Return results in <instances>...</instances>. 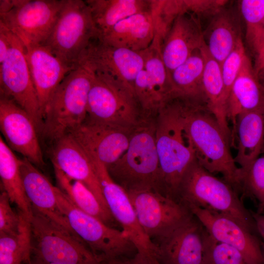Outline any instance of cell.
Segmentation results:
<instances>
[{
  "label": "cell",
  "mask_w": 264,
  "mask_h": 264,
  "mask_svg": "<svg viewBox=\"0 0 264 264\" xmlns=\"http://www.w3.org/2000/svg\"><path fill=\"white\" fill-rule=\"evenodd\" d=\"M184 128L197 161L214 174H221L236 191L241 188V169L230 150V140L205 104L176 97Z\"/></svg>",
  "instance_id": "cell-1"
},
{
  "label": "cell",
  "mask_w": 264,
  "mask_h": 264,
  "mask_svg": "<svg viewBox=\"0 0 264 264\" xmlns=\"http://www.w3.org/2000/svg\"><path fill=\"white\" fill-rule=\"evenodd\" d=\"M155 121V140L160 167L159 192L178 200L179 186L196 160L193 144L183 125L176 98L159 110Z\"/></svg>",
  "instance_id": "cell-2"
},
{
  "label": "cell",
  "mask_w": 264,
  "mask_h": 264,
  "mask_svg": "<svg viewBox=\"0 0 264 264\" xmlns=\"http://www.w3.org/2000/svg\"><path fill=\"white\" fill-rule=\"evenodd\" d=\"M152 117L142 116L131 131L127 150L107 168L113 181L126 191L154 189L159 192L160 167L155 121Z\"/></svg>",
  "instance_id": "cell-3"
},
{
  "label": "cell",
  "mask_w": 264,
  "mask_h": 264,
  "mask_svg": "<svg viewBox=\"0 0 264 264\" xmlns=\"http://www.w3.org/2000/svg\"><path fill=\"white\" fill-rule=\"evenodd\" d=\"M178 200L188 208L196 206L236 220L248 230L258 234L252 214L225 180L215 176L196 160L181 182Z\"/></svg>",
  "instance_id": "cell-4"
},
{
  "label": "cell",
  "mask_w": 264,
  "mask_h": 264,
  "mask_svg": "<svg viewBox=\"0 0 264 264\" xmlns=\"http://www.w3.org/2000/svg\"><path fill=\"white\" fill-rule=\"evenodd\" d=\"M94 75L89 66L81 63L62 80L43 115L41 134L45 139L54 143L85 121L88 95Z\"/></svg>",
  "instance_id": "cell-5"
},
{
  "label": "cell",
  "mask_w": 264,
  "mask_h": 264,
  "mask_svg": "<svg viewBox=\"0 0 264 264\" xmlns=\"http://www.w3.org/2000/svg\"><path fill=\"white\" fill-rule=\"evenodd\" d=\"M57 198L71 230L101 263L134 259L137 249L124 230L110 227L78 208L60 188Z\"/></svg>",
  "instance_id": "cell-6"
},
{
  "label": "cell",
  "mask_w": 264,
  "mask_h": 264,
  "mask_svg": "<svg viewBox=\"0 0 264 264\" xmlns=\"http://www.w3.org/2000/svg\"><path fill=\"white\" fill-rule=\"evenodd\" d=\"M99 32L85 0H65L58 19L45 45L72 70Z\"/></svg>",
  "instance_id": "cell-7"
},
{
  "label": "cell",
  "mask_w": 264,
  "mask_h": 264,
  "mask_svg": "<svg viewBox=\"0 0 264 264\" xmlns=\"http://www.w3.org/2000/svg\"><path fill=\"white\" fill-rule=\"evenodd\" d=\"M32 254L55 264H101L76 235L32 207Z\"/></svg>",
  "instance_id": "cell-8"
},
{
  "label": "cell",
  "mask_w": 264,
  "mask_h": 264,
  "mask_svg": "<svg viewBox=\"0 0 264 264\" xmlns=\"http://www.w3.org/2000/svg\"><path fill=\"white\" fill-rule=\"evenodd\" d=\"M135 94L122 83L95 73L89 91L87 118L132 129L141 117Z\"/></svg>",
  "instance_id": "cell-9"
},
{
  "label": "cell",
  "mask_w": 264,
  "mask_h": 264,
  "mask_svg": "<svg viewBox=\"0 0 264 264\" xmlns=\"http://www.w3.org/2000/svg\"><path fill=\"white\" fill-rule=\"evenodd\" d=\"M88 154L110 212L137 249L134 261L142 264H159L156 259V247L140 226L127 192L113 181L106 167L100 161L92 154Z\"/></svg>",
  "instance_id": "cell-10"
},
{
  "label": "cell",
  "mask_w": 264,
  "mask_h": 264,
  "mask_svg": "<svg viewBox=\"0 0 264 264\" xmlns=\"http://www.w3.org/2000/svg\"><path fill=\"white\" fill-rule=\"evenodd\" d=\"M7 31L10 46L6 59L0 64V93L9 97L23 109L41 134L43 116L32 81L25 46L17 35L8 28Z\"/></svg>",
  "instance_id": "cell-11"
},
{
  "label": "cell",
  "mask_w": 264,
  "mask_h": 264,
  "mask_svg": "<svg viewBox=\"0 0 264 264\" xmlns=\"http://www.w3.org/2000/svg\"><path fill=\"white\" fill-rule=\"evenodd\" d=\"M65 0H14L9 11L0 14V22L24 45H44L51 34Z\"/></svg>",
  "instance_id": "cell-12"
},
{
  "label": "cell",
  "mask_w": 264,
  "mask_h": 264,
  "mask_svg": "<svg viewBox=\"0 0 264 264\" xmlns=\"http://www.w3.org/2000/svg\"><path fill=\"white\" fill-rule=\"evenodd\" d=\"M126 192L140 226L153 242L164 237L193 215L183 203L155 190Z\"/></svg>",
  "instance_id": "cell-13"
},
{
  "label": "cell",
  "mask_w": 264,
  "mask_h": 264,
  "mask_svg": "<svg viewBox=\"0 0 264 264\" xmlns=\"http://www.w3.org/2000/svg\"><path fill=\"white\" fill-rule=\"evenodd\" d=\"M81 63L86 64L95 73L122 83L134 94V80L144 67L140 52L114 47L98 38L90 42L82 56Z\"/></svg>",
  "instance_id": "cell-14"
},
{
  "label": "cell",
  "mask_w": 264,
  "mask_h": 264,
  "mask_svg": "<svg viewBox=\"0 0 264 264\" xmlns=\"http://www.w3.org/2000/svg\"><path fill=\"white\" fill-rule=\"evenodd\" d=\"M0 129L8 147L35 166L44 165L39 133L29 114L9 97L0 94Z\"/></svg>",
  "instance_id": "cell-15"
},
{
  "label": "cell",
  "mask_w": 264,
  "mask_h": 264,
  "mask_svg": "<svg viewBox=\"0 0 264 264\" xmlns=\"http://www.w3.org/2000/svg\"><path fill=\"white\" fill-rule=\"evenodd\" d=\"M206 229L193 214L154 242L159 264H202Z\"/></svg>",
  "instance_id": "cell-16"
},
{
  "label": "cell",
  "mask_w": 264,
  "mask_h": 264,
  "mask_svg": "<svg viewBox=\"0 0 264 264\" xmlns=\"http://www.w3.org/2000/svg\"><path fill=\"white\" fill-rule=\"evenodd\" d=\"M188 208L213 238L237 249L248 264H263V248L257 234L228 216L196 206Z\"/></svg>",
  "instance_id": "cell-17"
},
{
  "label": "cell",
  "mask_w": 264,
  "mask_h": 264,
  "mask_svg": "<svg viewBox=\"0 0 264 264\" xmlns=\"http://www.w3.org/2000/svg\"><path fill=\"white\" fill-rule=\"evenodd\" d=\"M132 130L87 118L68 133L108 168L127 150Z\"/></svg>",
  "instance_id": "cell-18"
},
{
  "label": "cell",
  "mask_w": 264,
  "mask_h": 264,
  "mask_svg": "<svg viewBox=\"0 0 264 264\" xmlns=\"http://www.w3.org/2000/svg\"><path fill=\"white\" fill-rule=\"evenodd\" d=\"M51 159L53 167L83 183L101 204L109 209L88 155L71 134H66L53 143Z\"/></svg>",
  "instance_id": "cell-19"
},
{
  "label": "cell",
  "mask_w": 264,
  "mask_h": 264,
  "mask_svg": "<svg viewBox=\"0 0 264 264\" xmlns=\"http://www.w3.org/2000/svg\"><path fill=\"white\" fill-rule=\"evenodd\" d=\"M204 42L200 20L190 13L179 16L160 46L162 58L169 75Z\"/></svg>",
  "instance_id": "cell-20"
},
{
  "label": "cell",
  "mask_w": 264,
  "mask_h": 264,
  "mask_svg": "<svg viewBox=\"0 0 264 264\" xmlns=\"http://www.w3.org/2000/svg\"><path fill=\"white\" fill-rule=\"evenodd\" d=\"M26 57L43 116L54 92L71 70L44 45H24Z\"/></svg>",
  "instance_id": "cell-21"
},
{
  "label": "cell",
  "mask_w": 264,
  "mask_h": 264,
  "mask_svg": "<svg viewBox=\"0 0 264 264\" xmlns=\"http://www.w3.org/2000/svg\"><path fill=\"white\" fill-rule=\"evenodd\" d=\"M20 170L25 191L32 207L74 234L59 209L57 198L58 187L25 158L21 159Z\"/></svg>",
  "instance_id": "cell-22"
},
{
  "label": "cell",
  "mask_w": 264,
  "mask_h": 264,
  "mask_svg": "<svg viewBox=\"0 0 264 264\" xmlns=\"http://www.w3.org/2000/svg\"><path fill=\"white\" fill-rule=\"evenodd\" d=\"M231 146L237 150L234 160L242 170L259 157L264 149V107L238 116Z\"/></svg>",
  "instance_id": "cell-23"
},
{
  "label": "cell",
  "mask_w": 264,
  "mask_h": 264,
  "mask_svg": "<svg viewBox=\"0 0 264 264\" xmlns=\"http://www.w3.org/2000/svg\"><path fill=\"white\" fill-rule=\"evenodd\" d=\"M263 107L264 89L258 80L249 57L246 55L226 101V116L228 121L232 123V131L239 115Z\"/></svg>",
  "instance_id": "cell-24"
},
{
  "label": "cell",
  "mask_w": 264,
  "mask_h": 264,
  "mask_svg": "<svg viewBox=\"0 0 264 264\" xmlns=\"http://www.w3.org/2000/svg\"><path fill=\"white\" fill-rule=\"evenodd\" d=\"M155 36L150 11L120 21L98 39L110 45L140 52L148 48Z\"/></svg>",
  "instance_id": "cell-25"
},
{
  "label": "cell",
  "mask_w": 264,
  "mask_h": 264,
  "mask_svg": "<svg viewBox=\"0 0 264 264\" xmlns=\"http://www.w3.org/2000/svg\"><path fill=\"white\" fill-rule=\"evenodd\" d=\"M206 47L221 65L242 39L240 21L236 12L225 7L214 16L205 32Z\"/></svg>",
  "instance_id": "cell-26"
},
{
  "label": "cell",
  "mask_w": 264,
  "mask_h": 264,
  "mask_svg": "<svg viewBox=\"0 0 264 264\" xmlns=\"http://www.w3.org/2000/svg\"><path fill=\"white\" fill-rule=\"evenodd\" d=\"M204 58L202 84L206 105L231 140L226 112V98L221 66L209 54L205 42L201 47Z\"/></svg>",
  "instance_id": "cell-27"
},
{
  "label": "cell",
  "mask_w": 264,
  "mask_h": 264,
  "mask_svg": "<svg viewBox=\"0 0 264 264\" xmlns=\"http://www.w3.org/2000/svg\"><path fill=\"white\" fill-rule=\"evenodd\" d=\"M204 68V58L200 47L170 73L174 98L206 105L202 84Z\"/></svg>",
  "instance_id": "cell-28"
},
{
  "label": "cell",
  "mask_w": 264,
  "mask_h": 264,
  "mask_svg": "<svg viewBox=\"0 0 264 264\" xmlns=\"http://www.w3.org/2000/svg\"><path fill=\"white\" fill-rule=\"evenodd\" d=\"M21 159H18L0 136V176L4 191L11 202L15 203L19 211L30 220L32 206L24 188L21 170Z\"/></svg>",
  "instance_id": "cell-29"
},
{
  "label": "cell",
  "mask_w": 264,
  "mask_h": 264,
  "mask_svg": "<svg viewBox=\"0 0 264 264\" xmlns=\"http://www.w3.org/2000/svg\"><path fill=\"white\" fill-rule=\"evenodd\" d=\"M99 37L124 19L150 11V0H86Z\"/></svg>",
  "instance_id": "cell-30"
},
{
  "label": "cell",
  "mask_w": 264,
  "mask_h": 264,
  "mask_svg": "<svg viewBox=\"0 0 264 264\" xmlns=\"http://www.w3.org/2000/svg\"><path fill=\"white\" fill-rule=\"evenodd\" d=\"M54 170L60 188L78 208L110 227L117 229L118 225L120 226L110 209L104 207L83 183L70 178L56 167Z\"/></svg>",
  "instance_id": "cell-31"
},
{
  "label": "cell",
  "mask_w": 264,
  "mask_h": 264,
  "mask_svg": "<svg viewBox=\"0 0 264 264\" xmlns=\"http://www.w3.org/2000/svg\"><path fill=\"white\" fill-rule=\"evenodd\" d=\"M22 214L21 224L18 233L0 234V264H31L30 220Z\"/></svg>",
  "instance_id": "cell-32"
},
{
  "label": "cell",
  "mask_w": 264,
  "mask_h": 264,
  "mask_svg": "<svg viewBox=\"0 0 264 264\" xmlns=\"http://www.w3.org/2000/svg\"><path fill=\"white\" fill-rule=\"evenodd\" d=\"M140 52L150 82L163 106L174 96L170 75L162 58L160 46L154 40L148 48Z\"/></svg>",
  "instance_id": "cell-33"
},
{
  "label": "cell",
  "mask_w": 264,
  "mask_h": 264,
  "mask_svg": "<svg viewBox=\"0 0 264 264\" xmlns=\"http://www.w3.org/2000/svg\"><path fill=\"white\" fill-rule=\"evenodd\" d=\"M240 7L245 23V41L256 59L264 48V0H242Z\"/></svg>",
  "instance_id": "cell-34"
},
{
  "label": "cell",
  "mask_w": 264,
  "mask_h": 264,
  "mask_svg": "<svg viewBox=\"0 0 264 264\" xmlns=\"http://www.w3.org/2000/svg\"><path fill=\"white\" fill-rule=\"evenodd\" d=\"M150 13L154 29V40L161 46L176 19L186 11L184 0H150Z\"/></svg>",
  "instance_id": "cell-35"
},
{
  "label": "cell",
  "mask_w": 264,
  "mask_h": 264,
  "mask_svg": "<svg viewBox=\"0 0 264 264\" xmlns=\"http://www.w3.org/2000/svg\"><path fill=\"white\" fill-rule=\"evenodd\" d=\"M202 264H248L235 248L219 242L206 231Z\"/></svg>",
  "instance_id": "cell-36"
},
{
  "label": "cell",
  "mask_w": 264,
  "mask_h": 264,
  "mask_svg": "<svg viewBox=\"0 0 264 264\" xmlns=\"http://www.w3.org/2000/svg\"><path fill=\"white\" fill-rule=\"evenodd\" d=\"M241 188L255 198L259 204L264 202V155L257 158L246 169H241Z\"/></svg>",
  "instance_id": "cell-37"
},
{
  "label": "cell",
  "mask_w": 264,
  "mask_h": 264,
  "mask_svg": "<svg viewBox=\"0 0 264 264\" xmlns=\"http://www.w3.org/2000/svg\"><path fill=\"white\" fill-rule=\"evenodd\" d=\"M242 39L237 44L233 51L220 65L226 101L232 87L241 70L246 56Z\"/></svg>",
  "instance_id": "cell-38"
},
{
  "label": "cell",
  "mask_w": 264,
  "mask_h": 264,
  "mask_svg": "<svg viewBox=\"0 0 264 264\" xmlns=\"http://www.w3.org/2000/svg\"><path fill=\"white\" fill-rule=\"evenodd\" d=\"M10 202L8 195L3 191L0 195V234L14 235L20 230L22 214L15 212Z\"/></svg>",
  "instance_id": "cell-39"
},
{
  "label": "cell",
  "mask_w": 264,
  "mask_h": 264,
  "mask_svg": "<svg viewBox=\"0 0 264 264\" xmlns=\"http://www.w3.org/2000/svg\"><path fill=\"white\" fill-rule=\"evenodd\" d=\"M186 11L194 14L200 20L202 18L211 17L225 7L227 0H184Z\"/></svg>",
  "instance_id": "cell-40"
},
{
  "label": "cell",
  "mask_w": 264,
  "mask_h": 264,
  "mask_svg": "<svg viewBox=\"0 0 264 264\" xmlns=\"http://www.w3.org/2000/svg\"><path fill=\"white\" fill-rule=\"evenodd\" d=\"M10 46L7 28L0 22V64H2L6 59Z\"/></svg>",
  "instance_id": "cell-41"
},
{
  "label": "cell",
  "mask_w": 264,
  "mask_h": 264,
  "mask_svg": "<svg viewBox=\"0 0 264 264\" xmlns=\"http://www.w3.org/2000/svg\"><path fill=\"white\" fill-rule=\"evenodd\" d=\"M258 235L262 239L264 245V213H252Z\"/></svg>",
  "instance_id": "cell-42"
},
{
  "label": "cell",
  "mask_w": 264,
  "mask_h": 264,
  "mask_svg": "<svg viewBox=\"0 0 264 264\" xmlns=\"http://www.w3.org/2000/svg\"><path fill=\"white\" fill-rule=\"evenodd\" d=\"M255 71L259 83L264 89V63Z\"/></svg>",
  "instance_id": "cell-43"
},
{
  "label": "cell",
  "mask_w": 264,
  "mask_h": 264,
  "mask_svg": "<svg viewBox=\"0 0 264 264\" xmlns=\"http://www.w3.org/2000/svg\"><path fill=\"white\" fill-rule=\"evenodd\" d=\"M264 63V48L260 55L255 59V63L254 66V69H258Z\"/></svg>",
  "instance_id": "cell-44"
},
{
  "label": "cell",
  "mask_w": 264,
  "mask_h": 264,
  "mask_svg": "<svg viewBox=\"0 0 264 264\" xmlns=\"http://www.w3.org/2000/svg\"><path fill=\"white\" fill-rule=\"evenodd\" d=\"M101 264H141L134 261L133 259L124 261H117L110 263H102Z\"/></svg>",
  "instance_id": "cell-45"
},
{
  "label": "cell",
  "mask_w": 264,
  "mask_h": 264,
  "mask_svg": "<svg viewBox=\"0 0 264 264\" xmlns=\"http://www.w3.org/2000/svg\"><path fill=\"white\" fill-rule=\"evenodd\" d=\"M31 264H55L49 262H45L41 259L36 257L35 256H32Z\"/></svg>",
  "instance_id": "cell-46"
},
{
  "label": "cell",
  "mask_w": 264,
  "mask_h": 264,
  "mask_svg": "<svg viewBox=\"0 0 264 264\" xmlns=\"http://www.w3.org/2000/svg\"><path fill=\"white\" fill-rule=\"evenodd\" d=\"M257 213H264V202L259 205V208Z\"/></svg>",
  "instance_id": "cell-47"
},
{
  "label": "cell",
  "mask_w": 264,
  "mask_h": 264,
  "mask_svg": "<svg viewBox=\"0 0 264 264\" xmlns=\"http://www.w3.org/2000/svg\"><path fill=\"white\" fill-rule=\"evenodd\" d=\"M263 264H264V249H263Z\"/></svg>",
  "instance_id": "cell-48"
}]
</instances>
